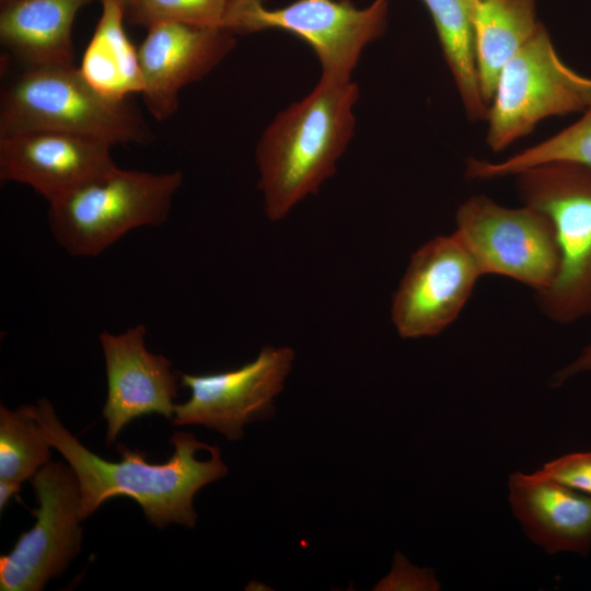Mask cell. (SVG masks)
I'll return each instance as SVG.
<instances>
[{"label": "cell", "mask_w": 591, "mask_h": 591, "mask_svg": "<svg viewBox=\"0 0 591 591\" xmlns=\"http://www.w3.org/2000/svg\"><path fill=\"white\" fill-rule=\"evenodd\" d=\"M28 407L44 438L60 452L78 478L82 521L108 499L126 496L159 529L170 523L193 528L197 519L195 494L228 473L220 449L200 442L192 432L176 431L172 436L174 451L166 463H149L142 451L124 444L117 445L121 460L111 462L81 444L60 422L47 398Z\"/></svg>", "instance_id": "1"}, {"label": "cell", "mask_w": 591, "mask_h": 591, "mask_svg": "<svg viewBox=\"0 0 591 591\" xmlns=\"http://www.w3.org/2000/svg\"><path fill=\"white\" fill-rule=\"evenodd\" d=\"M358 96L351 79L320 78L265 128L255 155L268 219H283L336 172L355 135Z\"/></svg>", "instance_id": "2"}, {"label": "cell", "mask_w": 591, "mask_h": 591, "mask_svg": "<svg viewBox=\"0 0 591 591\" xmlns=\"http://www.w3.org/2000/svg\"><path fill=\"white\" fill-rule=\"evenodd\" d=\"M54 130L103 140L111 146L148 144L154 135L128 99L97 92L72 66L24 67L0 97V135Z\"/></svg>", "instance_id": "3"}, {"label": "cell", "mask_w": 591, "mask_h": 591, "mask_svg": "<svg viewBox=\"0 0 591 591\" xmlns=\"http://www.w3.org/2000/svg\"><path fill=\"white\" fill-rule=\"evenodd\" d=\"M182 183L181 171L116 167L50 204V233L70 255L96 256L131 230L162 225Z\"/></svg>", "instance_id": "4"}, {"label": "cell", "mask_w": 591, "mask_h": 591, "mask_svg": "<svg viewBox=\"0 0 591 591\" xmlns=\"http://www.w3.org/2000/svg\"><path fill=\"white\" fill-rule=\"evenodd\" d=\"M522 204L552 220L560 262L553 283L535 293L536 304L557 324L591 316V169L551 162L514 175Z\"/></svg>", "instance_id": "5"}, {"label": "cell", "mask_w": 591, "mask_h": 591, "mask_svg": "<svg viewBox=\"0 0 591 591\" xmlns=\"http://www.w3.org/2000/svg\"><path fill=\"white\" fill-rule=\"evenodd\" d=\"M591 106V78L570 68L540 23L509 59L488 105L487 146L495 152L526 137L544 119Z\"/></svg>", "instance_id": "6"}, {"label": "cell", "mask_w": 591, "mask_h": 591, "mask_svg": "<svg viewBox=\"0 0 591 591\" xmlns=\"http://www.w3.org/2000/svg\"><path fill=\"white\" fill-rule=\"evenodd\" d=\"M387 0L357 8L345 0H296L270 9L265 0H228L223 28L233 34L291 33L314 50L321 78L349 80L364 48L386 28Z\"/></svg>", "instance_id": "7"}, {"label": "cell", "mask_w": 591, "mask_h": 591, "mask_svg": "<svg viewBox=\"0 0 591 591\" xmlns=\"http://www.w3.org/2000/svg\"><path fill=\"white\" fill-rule=\"evenodd\" d=\"M454 231L482 276L507 277L538 293L557 275L560 252L555 227L545 212L533 206L506 207L475 195L457 208Z\"/></svg>", "instance_id": "8"}, {"label": "cell", "mask_w": 591, "mask_h": 591, "mask_svg": "<svg viewBox=\"0 0 591 591\" xmlns=\"http://www.w3.org/2000/svg\"><path fill=\"white\" fill-rule=\"evenodd\" d=\"M36 522L0 556L1 591H40L60 577L81 549V493L69 464L48 462L30 479Z\"/></svg>", "instance_id": "9"}, {"label": "cell", "mask_w": 591, "mask_h": 591, "mask_svg": "<svg viewBox=\"0 0 591 591\" xmlns=\"http://www.w3.org/2000/svg\"><path fill=\"white\" fill-rule=\"evenodd\" d=\"M480 270L455 231L414 252L392 298L391 320L402 338L441 334L470 300Z\"/></svg>", "instance_id": "10"}, {"label": "cell", "mask_w": 591, "mask_h": 591, "mask_svg": "<svg viewBox=\"0 0 591 591\" xmlns=\"http://www.w3.org/2000/svg\"><path fill=\"white\" fill-rule=\"evenodd\" d=\"M293 359L289 347L266 346L253 361L231 371L181 373L179 382L190 390V397L175 404L172 422L201 425L229 440L241 439L244 425L273 413V399L282 391Z\"/></svg>", "instance_id": "11"}, {"label": "cell", "mask_w": 591, "mask_h": 591, "mask_svg": "<svg viewBox=\"0 0 591 591\" xmlns=\"http://www.w3.org/2000/svg\"><path fill=\"white\" fill-rule=\"evenodd\" d=\"M112 147L54 130L0 135V179L32 187L50 205L116 169Z\"/></svg>", "instance_id": "12"}, {"label": "cell", "mask_w": 591, "mask_h": 591, "mask_svg": "<svg viewBox=\"0 0 591 591\" xmlns=\"http://www.w3.org/2000/svg\"><path fill=\"white\" fill-rule=\"evenodd\" d=\"M138 47L142 97L149 113L163 121L179 107V92L211 72L234 48L223 27L164 22L147 28Z\"/></svg>", "instance_id": "13"}, {"label": "cell", "mask_w": 591, "mask_h": 591, "mask_svg": "<svg viewBox=\"0 0 591 591\" xmlns=\"http://www.w3.org/2000/svg\"><path fill=\"white\" fill-rule=\"evenodd\" d=\"M146 334L143 324L119 334H100L107 378L103 408L107 445L135 418L158 414L172 420L174 416L179 375L172 372L167 358L147 349Z\"/></svg>", "instance_id": "14"}, {"label": "cell", "mask_w": 591, "mask_h": 591, "mask_svg": "<svg viewBox=\"0 0 591 591\" xmlns=\"http://www.w3.org/2000/svg\"><path fill=\"white\" fill-rule=\"evenodd\" d=\"M508 500L524 534L545 553L591 551V496L534 473L513 472Z\"/></svg>", "instance_id": "15"}, {"label": "cell", "mask_w": 591, "mask_h": 591, "mask_svg": "<svg viewBox=\"0 0 591 591\" xmlns=\"http://www.w3.org/2000/svg\"><path fill=\"white\" fill-rule=\"evenodd\" d=\"M94 0H1L0 43L25 67L72 66V25Z\"/></svg>", "instance_id": "16"}, {"label": "cell", "mask_w": 591, "mask_h": 591, "mask_svg": "<svg viewBox=\"0 0 591 591\" xmlns=\"http://www.w3.org/2000/svg\"><path fill=\"white\" fill-rule=\"evenodd\" d=\"M473 24L483 96L489 105L509 59L540 25L536 0H466Z\"/></svg>", "instance_id": "17"}, {"label": "cell", "mask_w": 591, "mask_h": 591, "mask_svg": "<svg viewBox=\"0 0 591 591\" xmlns=\"http://www.w3.org/2000/svg\"><path fill=\"white\" fill-rule=\"evenodd\" d=\"M102 13L85 48L79 70L101 94L125 100L143 89L138 48L128 38L124 7L104 0Z\"/></svg>", "instance_id": "18"}, {"label": "cell", "mask_w": 591, "mask_h": 591, "mask_svg": "<svg viewBox=\"0 0 591 591\" xmlns=\"http://www.w3.org/2000/svg\"><path fill=\"white\" fill-rule=\"evenodd\" d=\"M429 11L443 58L454 80L467 117L486 119L476 43L466 0H421Z\"/></svg>", "instance_id": "19"}, {"label": "cell", "mask_w": 591, "mask_h": 591, "mask_svg": "<svg viewBox=\"0 0 591 591\" xmlns=\"http://www.w3.org/2000/svg\"><path fill=\"white\" fill-rule=\"evenodd\" d=\"M551 162H571L591 169V106L565 129L505 160L490 162L468 159L465 176L470 179L489 181L514 176L528 169Z\"/></svg>", "instance_id": "20"}, {"label": "cell", "mask_w": 591, "mask_h": 591, "mask_svg": "<svg viewBox=\"0 0 591 591\" xmlns=\"http://www.w3.org/2000/svg\"><path fill=\"white\" fill-rule=\"evenodd\" d=\"M50 448L28 404L15 410L0 405V479H31L49 462Z\"/></svg>", "instance_id": "21"}, {"label": "cell", "mask_w": 591, "mask_h": 591, "mask_svg": "<svg viewBox=\"0 0 591 591\" xmlns=\"http://www.w3.org/2000/svg\"><path fill=\"white\" fill-rule=\"evenodd\" d=\"M228 0H125V19L143 27L164 22L223 27Z\"/></svg>", "instance_id": "22"}, {"label": "cell", "mask_w": 591, "mask_h": 591, "mask_svg": "<svg viewBox=\"0 0 591 591\" xmlns=\"http://www.w3.org/2000/svg\"><path fill=\"white\" fill-rule=\"evenodd\" d=\"M538 474L591 496V451L573 452L545 463Z\"/></svg>", "instance_id": "23"}, {"label": "cell", "mask_w": 591, "mask_h": 591, "mask_svg": "<svg viewBox=\"0 0 591 591\" xmlns=\"http://www.w3.org/2000/svg\"><path fill=\"white\" fill-rule=\"evenodd\" d=\"M378 590H428L440 589L436 573L431 569L417 568L396 553L391 572L379 582Z\"/></svg>", "instance_id": "24"}, {"label": "cell", "mask_w": 591, "mask_h": 591, "mask_svg": "<svg viewBox=\"0 0 591 591\" xmlns=\"http://www.w3.org/2000/svg\"><path fill=\"white\" fill-rule=\"evenodd\" d=\"M583 373H591V340L573 360L551 376L549 386L560 387L571 379Z\"/></svg>", "instance_id": "25"}, {"label": "cell", "mask_w": 591, "mask_h": 591, "mask_svg": "<svg viewBox=\"0 0 591 591\" xmlns=\"http://www.w3.org/2000/svg\"><path fill=\"white\" fill-rule=\"evenodd\" d=\"M20 483L0 479V509L3 510L12 496L18 494L21 490Z\"/></svg>", "instance_id": "26"}, {"label": "cell", "mask_w": 591, "mask_h": 591, "mask_svg": "<svg viewBox=\"0 0 591 591\" xmlns=\"http://www.w3.org/2000/svg\"><path fill=\"white\" fill-rule=\"evenodd\" d=\"M100 1H104V0H100ZM113 1H116V2L120 3L124 7L125 0H113Z\"/></svg>", "instance_id": "27"}, {"label": "cell", "mask_w": 591, "mask_h": 591, "mask_svg": "<svg viewBox=\"0 0 591 591\" xmlns=\"http://www.w3.org/2000/svg\"><path fill=\"white\" fill-rule=\"evenodd\" d=\"M345 1H351L352 2V0H345Z\"/></svg>", "instance_id": "28"}, {"label": "cell", "mask_w": 591, "mask_h": 591, "mask_svg": "<svg viewBox=\"0 0 591 591\" xmlns=\"http://www.w3.org/2000/svg\"><path fill=\"white\" fill-rule=\"evenodd\" d=\"M1 1V0H0Z\"/></svg>", "instance_id": "29"}]
</instances>
